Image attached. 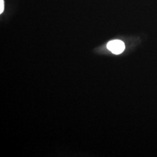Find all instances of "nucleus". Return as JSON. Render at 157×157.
Returning a JSON list of instances; mask_svg holds the SVG:
<instances>
[{
    "label": "nucleus",
    "instance_id": "2",
    "mask_svg": "<svg viewBox=\"0 0 157 157\" xmlns=\"http://www.w3.org/2000/svg\"><path fill=\"white\" fill-rule=\"evenodd\" d=\"M4 7H5L4 0H0V13H2V12L4 11Z\"/></svg>",
    "mask_w": 157,
    "mask_h": 157
},
{
    "label": "nucleus",
    "instance_id": "1",
    "mask_svg": "<svg viewBox=\"0 0 157 157\" xmlns=\"http://www.w3.org/2000/svg\"><path fill=\"white\" fill-rule=\"evenodd\" d=\"M107 48L113 54L119 55L124 50L125 45L121 40H112L107 44Z\"/></svg>",
    "mask_w": 157,
    "mask_h": 157
}]
</instances>
